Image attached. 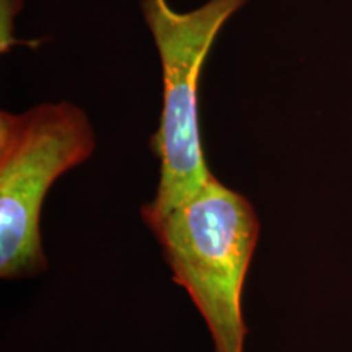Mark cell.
<instances>
[{
  "label": "cell",
  "instance_id": "cell-1",
  "mask_svg": "<svg viewBox=\"0 0 352 352\" xmlns=\"http://www.w3.org/2000/svg\"><path fill=\"white\" fill-rule=\"evenodd\" d=\"M148 228L206 321L214 352H245L243 289L261 228L252 202L214 175Z\"/></svg>",
  "mask_w": 352,
  "mask_h": 352
},
{
  "label": "cell",
  "instance_id": "cell-2",
  "mask_svg": "<svg viewBox=\"0 0 352 352\" xmlns=\"http://www.w3.org/2000/svg\"><path fill=\"white\" fill-rule=\"evenodd\" d=\"M248 2L208 0L195 10L179 12L168 0H139L164 83L160 121L151 138L160 178L153 199L140 209L147 227L191 199L214 176L201 138V76L219 33Z\"/></svg>",
  "mask_w": 352,
  "mask_h": 352
},
{
  "label": "cell",
  "instance_id": "cell-3",
  "mask_svg": "<svg viewBox=\"0 0 352 352\" xmlns=\"http://www.w3.org/2000/svg\"><path fill=\"white\" fill-rule=\"evenodd\" d=\"M96 135L87 111L47 101L23 113L0 111V277L43 274L47 258L41 210L52 184L94 155Z\"/></svg>",
  "mask_w": 352,
  "mask_h": 352
},
{
  "label": "cell",
  "instance_id": "cell-4",
  "mask_svg": "<svg viewBox=\"0 0 352 352\" xmlns=\"http://www.w3.org/2000/svg\"><path fill=\"white\" fill-rule=\"evenodd\" d=\"M23 0H0V51L6 54L12 50L15 39V16L21 12Z\"/></svg>",
  "mask_w": 352,
  "mask_h": 352
}]
</instances>
